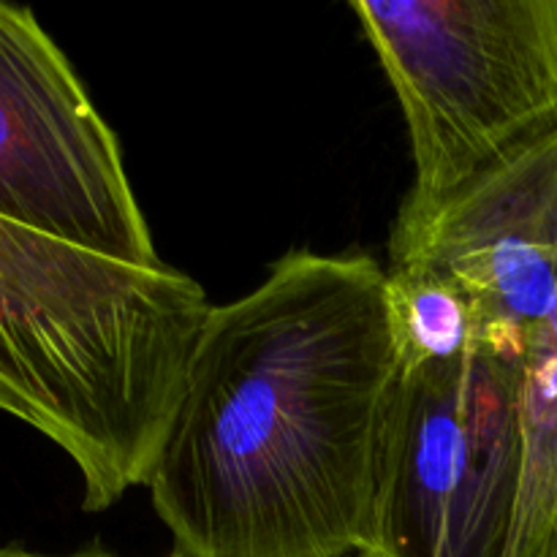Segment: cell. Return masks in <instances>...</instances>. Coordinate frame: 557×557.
Segmentation results:
<instances>
[{"instance_id":"6da1fadb","label":"cell","mask_w":557,"mask_h":557,"mask_svg":"<svg viewBox=\"0 0 557 557\" xmlns=\"http://www.w3.org/2000/svg\"><path fill=\"white\" fill-rule=\"evenodd\" d=\"M403 375L386 270L292 250L212 305L147 476L177 557H362Z\"/></svg>"},{"instance_id":"9c48e42d","label":"cell","mask_w":557,"mask_h":557,"mask_svg":"<svg viewBox=\"0 0 557 557\" xmlns=\"http://www.w3.org/2000/svg\"><path fill=\"white\" fill-rule=\"evenodd\" d=\"M0 557H117V555H109L103 553V549H85V553H74V555H41L22 547H0ZM169 557H177V555H169Z\"/></svg>"},{"instance_id":"ba28073f","label":"cell","mask_w":557,"mask_h":557,"mask_svg":"<svg viewBox=\"0 0 557 557\" xmlns=\"http://www.w3.org/2000/svg\"><path fill=\"white\" fill-rule=\"evenodd\" d=\"M386 302L403 368L449 362L479 343V324L471 305L428 267H389Z\"/></svg>"},{"instance_id":"8992f818","label":"cell","mask_w":557,"mask_h":557,"mask_svg":"<svg viewBox=\"0 0 557 557\" xmlns=\"http://www.w3.org/2000/svg\"><path fill=\"white\" fill-rule=\"evenodd\" d=\"M397 264L451 283L476 315V346L522 364L557 294V134L457 194Z\"/></svg>"},{"instance_id":"30bf717a","label":"cell","mask_w":557,"mask_h":557,"mask_svg":"<svg viewBox=\"0 0 557 557\" xmlns=\"http://www.w3.org/2000/svg\"><path fill=\"white\" fill-rule=\"evenodd\" d=\"M0 411H3V413H11V417H16V408H14V403H11V397L5 395V392H3V386H0Z\"/></svg>"},{"instance_id":"7a4b0ae2","label":"cell","mask_w":557,"mask_h":557,"mask_svg":"<svg viewBox=\"0 0 557 557\" xmlns=\"http://www.w3.org/2000/svg\"><path fill=\"white\" fill-rule=\"evenodd\" d=\"M212 302L174 267H136L0 218V386L71 457L85 509L145 487Z\"/></svg>"},{"instance_id":"3957f363","label":"cell","mask_w":557,"mask_h":557,"mask_svg":"<svg viewBox=\"0 0 557 557\" xmlns=\"http://www.w3.org/2000/svg\"><path fill=\"white\" fill-rule=\"evenodd\" d=\"M351 11L411 141L397 261L457 194L557 134V0H357Z\"/></svg>"},{"instance_id":"277c9868","label":"cell","mask_w":557,"mask_h":557,"mask_svg":"<svg viewBox=\"0 0 557 557\" xmlns=\"http://www.w3.org/2000/svg\"><path fill=\"white\" fill-rule=\"evenodd\" d=\"M522 364L403 368L362 557H506L522 484Z\"/></svg>"},{"instance_id":"52a82bcc","label":"cell","mask_w":557,"mask_h":557,"mask_svg":"<svg viewBox=\"0 0 557 557\" xmlns=\"http://www.w3.org/2000/svg\"><path fill=\"white\" fill-rule=\"evenodd\" d=\"M520 422L522 484L506 557H557V294L522 359Z\"/></svg>"},{"instance_id":"5b68a950","label":"cell","mask_w":557,"mask_h":557,"mask_svg":"<svg viewBox=\"0 0 557 557\" xmlns=\"http://www.w3.org/2000/svg\"><path fill=\"white\" fill-rule=\"evenodd\" d=\"M0 218L74 248L163 267L123 150L25 5L0 0Z\"/></svg>"}]
</instances>
